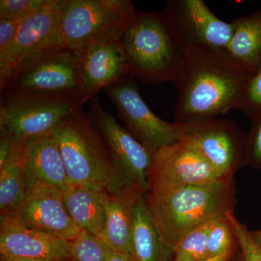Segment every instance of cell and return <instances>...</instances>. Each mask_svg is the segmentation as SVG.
Here are the masks:
<instances>
[{
  "label": "cell",
  "instance_id": "1",
  "mask_svg": "<svg viewBox=\"0 0 261 261\" xmlns=\"http://www.w3.org/2000/svg\"><path fill=\"white\" fill-rule=\"evenodd\" d=\"M183 53L181 75L175 82V122L204 121L238 110L252 73L225 49L193 46Z\"/></svg>",
  "mask_w": 261,
  "mask_h": 261
},
{
  "label": "cell",
  "instance_id": "2",
  "mask_svg": "<svg viewBox=\"0 0 261 261\" xmlns=\"http://www.w3.org/2000/svg\"><path fill=\"white\" fill-rule=\"evenodd\" d=\"M234 176L202 185L149 189L147 205L163 241L172 250L179 239L199 225L234 213Z\"/></svg>",
  "mask_w": 261,
  "mask_h": 261
},
{
  "label": "cell",
  "instance_id": "3",
  "mask_svg": "<svg viewBox=\"0 0 261 261\" xmlns=\"http://www.w3.org/2000/svg\"><path fill=\"white\" fill-rule=\"evenodd\" d=\"M122 47L134 78L149 84L176 82L183 49L162 13L135 9L121 35Z\"/></svg>",
  "mask_w": 261,
  "mask_h": 261
},
{
  "label": "cell",
  "instance_id": "4",
  "mask_svg": "<svg viewBox=\"0 0 261 261\" xmlns=\"http://www.w3.org/2000/svg\"><path fill=\"white\" fill-rule=\"evenodd\" d=\"M51 134L70 185H82L109 194L124 187L104 140L83 109L65 118Z\"/></svg>",
  "mask_w": 261,
  "mask_h": 261
},
{
  "label": "cell",
  "instance_id": "5",
  "mask_svg": "<svg viewBox=\"0 0 261 261\" xmlns=\"http://www.w3.org/2000/svg\"><path fill=\"white\" fill-rule=\"evenodd\" d=\"M135 9L128 0H61L60 39L80 53L93 43L121 34Z\"/></svg>",
  "mask_w": 261,
  "mask_h": 261
},
{
  "label": "cell",
  "instance_id": "6",
  "mask_svg": "<svg viewBox=\"0 0 261 261\" xmlns=\"http://www.w3.org/2000/svg\"><path fill=\"white\" fill-rule=\"evenodd\" d=\"M80 51L58 44L18 66L0 90L80 99Z\"/></svg>",
  "mask_w": 261,
  "mask_h": 261
},
{
  "label": "cell",
  "instance_id": "7",
  "mask_svg": "<svg viewBox=\"0 0 261 261\" xmlns=\"http://www.w3.org/2000/svg\"><path fill=\"white\" fill-rule=\"evenodd\" d=\"M83 106L78 97L1 92L0 127L28 141L51 133Z\"/></svg>",
  "mask_w": 261,
  "mask_h": 261
},
{
  "label": "cell",
  "instance_id": "8",
  "mask_svg": "<svg viewBox=\"0 0 261 261\" xmlns=\"http://www.w3.org/2000/svg\"><path fill=\"white\" fill-rule=\"evenodd\" d=\"M88 115L106 143L122 184L139 185L147 194L152 154L103 109L97 97L91 100Z\"/></svg>",
  "mask_w": 261,
  "mask_h": 261
},
{
  "label": "cell",
  "instance_id": "9",
  "mask_svg": "<svg viewBox=\"0 0 261 261\" xmlns=\"http://www.w3.org/2000/svg\"><path fill=\"white\" fill-rule=\"evenodd\" d=\"M183 124L181 140L197 149L222 176H234L245 166L247 136L234 121L215 118Z\"/></svg>",
  "mask_w": 261,
  "mask_h": 261
},
{
  "label": "cell",
  "instance_id": "10",
  "mask_svg": "<svg viewBox=\"0 0 261 261\" xmlns=\"http://www.w3.org/2000/svg\"><path fill=\"white\" fill-rule=\"evenodd\" d=\"M118 114L151 153L181 140L183 123L163 121L141 97L135 79L113 84L104 89Z\"/></svg>",
  "mask_w": 261,
  "mask_h": 261
},
{
  "label": "cell",
  "instance_id": "11",
  "mask_svg": "<svg viewBox=\"0 0 261 261\" xmlns=\"http://www.w3.org/2000/svg\"><path fill=\"white\" fill-rule=\"evenodd\" d=\"M162 14L182 49L193 46L226 49L231 23L218 18L202 0H170Z\"/></svg>",
  "mask_w": 261,
  "mask_h": 261
},
{
  "label": "cell",
  "instance_id": "12",
  "mask_svg": "<svg viewBox=\"0 0 261 261\" xmlns=\"http://www.w3.org/2000/svg\"><path fill=\"white\" fill-rule=\"evenodd\" d=\"M222 176L192 145L180 140L152 154L147 182L151 187L202 185ZM149 191V190H148Z\"/></svg>",
  "mask_w": 261,
  "mask_h": 261
},
{
  "label": "cell",
  "instance_id": "13",
  "mask_svg": "<svg viewBox=\"0 0 261 261\" xmlns=\"http://www.w3.org/2000/svg\"><path fill=\"white\" fill-rule=\"evenodd\" d=\"M121 34L99 41L80 51V99L82 104L105 89L135 79L121 43Z\"/></svg>",
  "mask_w": 261,
  "mask_h": 261
},
{
  "label": "cell",
  "instance_id": "14",
  "mask_svg": "<svg viewBox=\"0 0 261 261\" xmlns=\"http://www.w3.org/2000/svg\"><path fill=\"white\" fill-rule=\"evenodd\" d=\"M60 1L51 0L47 6L23 19L14 42L0 56V83L25 62L63 44L58 31Z\"/></svg>",
  "mask_w": 261,
  "mask_h": 261
},
{
  "label": "cell",
  "instance_id": "15",
  "mask_svg": "<svg viewBox=\"0 0 261 261\" xmlns=\"http://www.w3.org/2000/svg\"><path fill=\"white\" fill-rule=\"evenodd\" d=\"M27 227L73 241L80 233L70 217L63 192L56 189H29L23 202L7 216Z\"/></svg>",
  "mask_w": 261,
  "mask_h": 261
},
{
  "label": "cell",
  "instance_id": "16",
  "mask_svg": "<svg viewBox=\"0 0 261 261\" xmlns=\"http://www.w3.org/2000/svg\"><path fill=\"white\" fill-rule=\"evenodd\" d=\"M1 260L39 258L72 260V241L50 236L20 224L9 216L0 219Z\"/></svg>",
  "mask_w": 261,
  "mask_h": 261
},
{
  "label": "cell",
  "instance_id": "17",
  "mask_svg": "<svg viewBox=\"0 0 261 261\" xmlns=\"http://www.w3.org/2000/svg\"><path fill=\"white\" fill-rule=\"evenodd\" d=\"M27 189L51 188L62 192L70 187L64 163L53 134L28 141L23 163Z\"/></svg>",
  "mask_w": 261,
  "mask_h": 261
},
{
  "label": "cell",
  "instance_id": "18",
  "mask_svg": "<svg viewBox=\"0 0 261 261\" xmlns=\"http://www.w3.org/2000/svg\"><path fill=\"white\" fill-rule=\"evenodd\" d=\"M143 190L139 185H128L114 193H108L106 228L100 238L113 251L126 254L133 258L132 235L135 206Z\"/></svg>",
  "mask_w": 261,
  "mask_h": 261
},
{
  "label": "cell",
  "instance_id": "19",
  "mask_svg": "<svg viewBox=\"0 0 261 261\" xmlns=\"http://www.w3.org/2000/svg\"><path fill=\"white\" fill-rule=\"evenodd\" d=\"M63 195L66 210L79 229L100 239L106 228L108 192L70 185Z\"/></svg>",
  "mask_w": 261,
  "mask_h": 261
},
{
  "label": "cell",
  "instance_id": "20",
  "mask_svg": "<svg viewBox=\"0 0 261 261\" xmlns=\"http://www.w3.org/2000/svg\"><path fill=\"white\" fill-rule=\"evenodd\" d=\"M132 246L135 261H168L173 255L156 227L144 192L135 206Z\"/></svg>",
  "mask_w": 261,
  "mask_h": 261
},
{
  "label": "cell",
  "instance_id": "21",
  "mask_svg": "<svg viewBox=\"0 0 261 261\" xmlns=\"http://www.w3.org/2000/svg\"><path fill=\"white\" fill-rule=\"evenodd\" d=\"M233 32L226 47L229 56L254 74L261 68V9L231 22Z\"/></svg>",
  "mask_w": 261,
  "mask_h": 261
},
{
  "label": "cell",
  "instance_id": "22",
  "mask_svg": "<svg viewBox=\"0 0 261 261\" xmlns=\"http://www.w3.org/2000/svg\"><path fill=\"white\" fill-rule=\"evenodd\" d=\"M28 141L15 139L8 159L0 165L1 216L13 213L23 202L28 192L23 179L24 156Z\"/></svg>",
  "mask_w": 261,
  "mask_h": 261
},
{
  "label": "cell",
  "instance_id": "23",
  "mask_svg": "<svg viewBox=\"0 0 261 261\" xmlns=\"http://www.w3.org/2000/svg\"><path fill=\"white\" fill-rule=\"evenodd\" d=\"M215 219L199 225L185 233L173 247L172 260H202L210 258L207 245L209 233Z\"/></svg>",
  "mask_w": 261,
  "mask_h": 261
},
{
  "label": "cell",
  "instance_id": "24",
  "mask_svg": "<svg viewBox=\"0 0 261 261\" xmlns=\"http://www.w3.org/2000/svg\"><path fill=\"white\" fill-rule=\"evenodd\" d=\"M112 250L100 239L81 231L72 241V260L109 261Z\"/></svg>",
  "mask_w": 261,
  "mask_h": 261
},
{
  "label": "cell",
  "instance_id": "25",
  "mask_svg": "<svg viewBox=\"0 0 261 261\" xmlns=\"http://www.w3.org/2000/svg\"><path fill=\"white\" fill-rule=\"evenodd\" d=\"M227 215L217 218L213 223L207 245L209 257L222 255L239 246Z\"/></svg>",
  "mask_w": 261,
  "mask_h": 261
},
{
  "label": "cell",
  "instance_id": "26",
  "mask_svg": "<svg viewBox=\"0 0 261 261\" xmlns=\"http://www.w3.org/2000/svg\"><path fill=\"white\" fill-rule=\"evenodd\" d=\"M227 216L241 250L243 260L261 261V248L252 238L250 230L238 221L234 213H230Z\"/></svg>",
  "mask_w": 261,
  "mask_h": 261
},
{
  "label": "cell",
  "instance_id": "27",
  "mask_svg": "<svg viewBox=\"0 0 261 261\" xmlns=\"http://www.w3.org/2000/svg\"><path fill=\"white\" fill-rule=\"evenodd\" d=\"M238 110L245 113L250 121L261 114V68L250 77Z\"/></svg>",
  "mask_w": 261,
  "mask_h": 261
},
{
  "label": "cell",
  "instance_id": "28",
  "mask_svg": "<svg viewBox=\"0 0 261 261\" xmlns=\"http://www.w3.org/2000/svg\"><path fill=\"white\" fill-rule=\"evenodd\" d=\"M51 0H1L0 18L24 19L47 6Z\"/></svg>",
  "mask_w": 261,
  "mask_h": 261
},
{
  "label": "cell",
  "instance_id": "29",
  "mask_svg": "<svg viewBox=\"0 0 261 261\" xmlns=\"http://www.w3.org/2000/svg\"><path fill=\"white\" fill-rule=\"evenodd\" d=\"M251 128L247 137L245 166L261 168V114L251 120Z\"/></svg>",
  "mask_w": 261,
  "mask_h": 261
},
{
  "label": "cell",
  "instance_id": "30",
  "mask_svg": "<svg viewBox=\"0 0 261 261\" xmlns=\"http://www.w3.org/2000/svg\"><path fill=\"white\" fill-rule=\"evenodd\" d=\"M23 20L0 18V56H3L14 42Z\"/></svg>",
  "mask_w": 261,
  "mask_h": 261
},
{
  "label": "cell",
  "instance_id": "31",
  "mask_svg": "<svg viewBox=\"0 0 261 261\" xmlns=\"http://www.w3.org/2000/svg\"><path fill=\"white\" fill-rule=\"evenodd\" d=\"M15 138L9 132L0 127V165L8 159L13 145Z\"/></svg>",
  "mask_w": 261,
  "mask_h": 261
},
{
  "label": "cell",
  "instance_id": "32",
  "mask_svg": "<svg viewBox=\"0 0 261 261\" xmlns=\"http://www.w3.org/2000/svg\"><path fill=\"white\" fill-rule=\"evenodd\" d=\"M234 250H230V251L225 252L222 255H218V256L210 257V258L206 259V260H186V261H229L232 257L233 253H234ZM170 261H176L171 260Z\"/></svg>",
  "mask_w": 261,
  "mask_h": 261
},
{
  "label": "cell",
  "instance_id": "33",
  "mask_svg": "<svg viewBox=\"0 0 261 261\" xmlns=\"http://www.w3.org/2000/svg\"><path fill=\"white\" fill-rule=\"evenodd\" d=\"M109 261H135L133 257L121 252H111Z\"/></svg>",
  "mask_w": 261,
  "mask_h": 261
},
{
  "label": "cell",
  "instance_id": "34",
  "mask_svg": "<svg viewBox=\"0 0 261 261\" xmlns=\"http://www.w3.org/2000/svg\"><path fill=\"white\" fill-rule=\"evenodd\" d=\"M250 233H251L252 238L255 240V243L261 248V228L255 230V231H250Z\"/></svg>",
  "mask_w": 261,
  "mask_h": 261
},
{
  "label": "cell",
  "instance_id": "35",
  "mask_svg": "<svg viewBox=\"0 0 261 261\" xmlns=\"http://www.w3.org/2000/svg\"><path fill=\"white\" fill-rule=\"evenodd\" d=\"M2 261H7L1 260ZM10 261H56L53 260H47V259H39V258H23V259H16V260H13Z\"/></svg>",
  "mask_w": 261,
  "mask_h": 261
},
{
  "label": "cell",
  "instance_id": "36",
  "mask_svg": "<svg viewBox=\"0 0 261 261\" xmlns=\"http://www.w3.org/2000/svg\"><path fill=\"white\" fill-rule=\"evenodd\" d=\"M238 261H244L243 260V256H241V257H240V258H238Z\"/></svg>",
  "mask_w": 261,
  "mask_h": 261
},
{
  "label": "cell",
  "instance_id": "37",
  "mask_svg": "<svg viewBox=\"0 0 261 261\" xmlns=\"http://www.w3.org/2000/svg\"><path fill=\"white\" fill-rule=\"evenodd\" d=\"M63 261H73L72 260H63Z\"/></svg>",
  "mask_w": 261,
  "mask_h": 261
}]
</instances>
